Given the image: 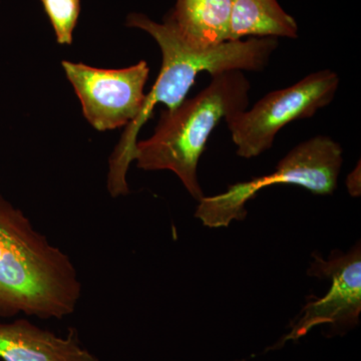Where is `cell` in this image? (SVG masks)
<instances>
[{"mask_svg":"<svg viewBox=\"0 0 361 361\" xmlns=\"http://www.w3.org/2000/svg\"><path fill=\"white\" fill-rule=\"evenodd\" d=\"M342 163L341 145L327 135H315L292 149L271 174L231 185L217 196L203 197L195 216L206 227H228L233 221L245 219L247 202L274 185H295L322 196L334 194Z\"/></svg>","mask_w":361,"mask_h":361,"instance_id":"4","label":"cell"},{"mask_svg":"<svg viewBox=\"0 0 361 361\" xmlns=\"http://www.w3.org/2000/svg\"><path fill=\"white\" fill-rule=\"evenodd\" d=\"M308 268L310 276L330 280V289L323 297H307L300 315L290 331L278 345L295 341L315 326L330 324L336 329H350L360 322L361 313V249L357 244L348 253L334 250L329 258L317 252Z\"/></svg>","mask_w":361,"mask_h":361,"instance_id":"7","label":"cell"},{"mask_svg":"<svg viewBox=\"0 0 361 361\" xmlns=\"http://www.w3.org/2000/svg\"><path fill=\"white\" fill-rule=\"evenodd\" d=\"M346 186L351 196H360V161L358 163V167L348 175Z\"/></svg>","mask_w":361,"mask_h":361,"instance_id":"12","label":"cell"},{"mask_svg":"<svg viewBox=\"0 0 361 361\" xmlns=\"http://www.w3.org/2000/svg\"><path fill=\"white\" fill-rule=\"evenodd\" d=\"M339 82L334 71H315L291 87L266 94L250 111L226 118L237 155L251 159L272 148L285 126L311 118L329 106L336 97Z\"/></svg>","mask_w":361,"mask_h":361,"instance_id":"5","label":"cell"},{"mask_svg":"<svg viewBox=\"0 0 361 361\" xmlns=\"http://www.w3.org/2000/svg\"><path fill=\"white\" fill-rule=\"evenodd\" d=\"M231 0H177L164 20L180 39L198 49L229 42Z\"/></svg>","mask_w":361,"mask_h":361,"instance_id":"9","label":"cell"},{"mask_svg":"<svg viewBox=\"0 0 361 361\" xmlns=\"http://www.w3.org/2000/svg\"><path fill=\"white\" fill-rule=\"evenodd\" d=\"M63 70L82 104L87 122L97 130L118 129L137 118L144 104L149 68L147 61L118 70L63 61Z\"/></svg>","mask_w":361,"mask_h":361,"instance_id":"6","label":"cell"},{"mask_svg":"<svg viewBox=\"0 0 361 361\" xmlns=\"http://www.w3.org/2000/svg\"><path fill=\"white\" fill-rule=\"evenodd\" d=\"M126 25L148 32L160 47L163 61L158 78L145 97L139 115L127 126L111 156L108 189L113 197L130 192L126 177L130 163L135 161L137 134L151 118L157 104H163L167 110H175L185 101L199 73L203 71L212 77L229 71H263L279 44L274 37H250L226 42L212 49H198L180 39L165 20L159 23L145 14L134 13L128 16Z\"/></svg>","mask_w":361,"mask_h":361,"instance_id":"1","label":"cell"},{"mask_svg":"<svg viewBox=\"0 0 361 361\" xmlns=\"http://www.w3.org/2000/svg\"><path fill=\"white\" fill-rule=\"evenodd\" d=\"M59 44H73L80 13V0H40Z\"/></svg>","mask_w":361,"mask_h":361,"instance_id":"11","label":"cell"},{"mask_svg":"<svg viewBox=\"0 0 361 361\" xmlns=\"http://www.w3.org/2000/svg\"><path fill=\"white\" fill-rule=\"evenodd\" d=\"M0 360L2 361H99L82 348L77 329L56 336L26 319L0 323Z\"/></svg>","mask_w":361,"mask_h":361,"instance_id":"8","label":"cell"},{"mask_svg":"<svg viewBox=\"0 0 361 361\" xmlns=\"http://www.w3.org/2000/svg\"><path fill=\"white\" fill-rule=\"evenodd\" d=\"M251 85L243 71L212 75L210 85L173 111H163L155 133L137 142L135 161L145 171L169 170L200 201L198 164L215 128L228 116L247 110Z\"/></svg>","mask_w":361,"mask_h":361,"instance_id":"3","label":"cell"},{"mask_svg":"<svg viewBox=\"0 0 361 361\" xmlns=\"http://www.w3.org/2000/svg\"><path fill=\"white\" fill-rule=\"evenodd\" d=\"M248 37L297 39L298 25L277 0H231L229 42Z\"/></svg>","mask_w":361,"mask_h":361,"instance_id":"10","label":"cell"},{"mask_svg":"<svg viewBox=\"0 0 361 361\" xmlns=\"http://www.w3.org/2000/svg\"><path fill=\"white\" fill-rule=\"evenodd\" d=\"M82 283L71 258L0 195V317L73 314Z\"/></svg>","mask_w":361,"mask_h":361,"instance_id":"2","label":"cell"}]
</instances>
